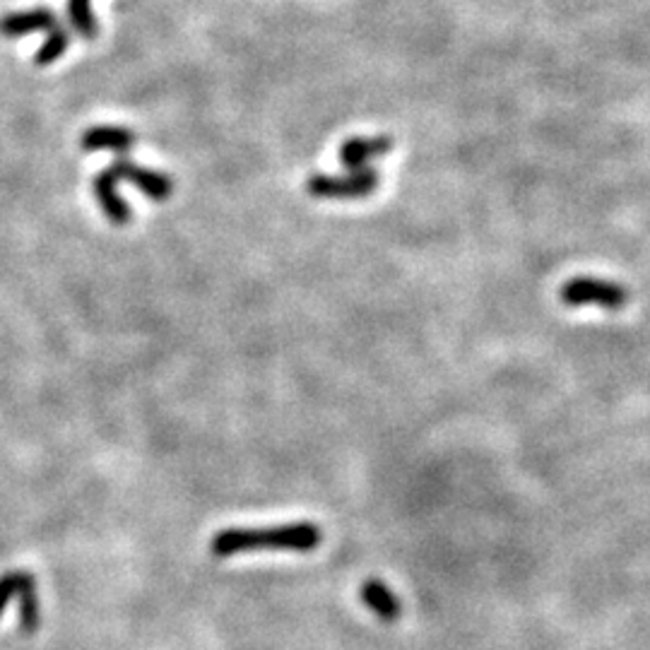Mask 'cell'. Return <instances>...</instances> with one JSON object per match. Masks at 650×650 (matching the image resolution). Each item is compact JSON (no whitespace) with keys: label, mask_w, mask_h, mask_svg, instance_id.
<instances>
[{"label":"cell","mask_w":650,"mask_h":650,"mask_svg":"<svg viewBox=\"0 0 650 650\" xmlns=\"http://www.w3.org/2000/svg\"><path fill=\"white\" fill-rule=\"evenodd\" d=\"M323 533L313 523H289L277 528H232L212 537L210 549L215 557H234L251 549H292V552H311L321 545Z\"/></svg>","instance_id":"obj_1"},{"label":"cell","mask_w":650,"mask_h":650,"mask_svg":"<svg viewBox=\"0 0 650 650\" xmlns=\"http://www.w3.org/2000/svg\"><path fill=\"white\" fill-rule=\"evenodd\" d=\"M561 301L571 309L581 306H598L605 311H622L629 301V292L622 285L598 277H573L559 292Z\"/></svg>","instance_id":"obj_2"},{"label":"cell","mask_w":650,"mask_h":650,"mask_svg":"<svg viewBox=\"0 0 650 650\" xmlns=\"http://www.w3.org/2000/svg\"><path fill=\"white\" fill-rule=\"evenodd\" d=\"M378 186V174L371 167L350 171L347 176H311L306 188L313 198H328V200H352L364 198V195L374 193Z\"/></svg>","instance_id":"obj_3"},{"label":"cell","mask_w":650,"mask_h":650,"mask_svg":"<svg viewBox=\"0 0 650 650\" xmlns=\"http://www.w3.org/2000/svg\"><path fill=\"white\" fill-rule=\"evenodd\" d=\"M109 169L114 171L118 181H130L140 193H145L152 200H167L174 193V183L162 171L138 167V164L128 162V159H116Z\"/></svg>","instance_id":"obj_4"},{"label":"cell","mask_w":650,"mask_h":650,"mask_svg":"<svg viewBox=\"0 0 650 650\" xmlns=\"http://www.w3.org/2000/svg\"><path fill=\"white\" fill-rule=\"evenodd\" d=\"M58 25V17L51 8H34L25 10V13L5 15L0 20V34L3 37H25L32 32H53Z\"/></svg>","instance_id":"obj_5"},{"label":"cell","mask_w":650,"mask_h":650,"mask_svg":"<svg viewBox=\"0 0 650 650\" xmlns=\"http://www.w3.org/2000/svg\"><path fill=\"white\" fill-rule=\"evenodd\" d=\"M393 150V138L388 135H376V138H352L340 147V162L342 167L350 171L364 169L366 162L374 157L386 155Z\"/></svg>","instance_id":"obj_6"},{"label":"cell","mask_w":650,"mask_h":650,"mask_svg":"<svg viewBox=\"0 0 650 650\" xmlns=\"http://www.w3.org/2000/svg\"><path fill=\"white\" fill-rule=\"evenodd\" d=\"M80 145L85 152H118V155H123L135 145V133L118 126H94L85 130Z\"/></svg>","instance_id":"obj_7"},{"label":"cell","mask_w":650,"mask_h":650,"mask_svg":"<svg viewBox=\"0 0 650 650\" xmlns=\"http://www.w3.org/2000/svg\"><path fill=\"white\" fill-rule=\"evenodd\" d=\"M118 179L111 169H104L102 174H97L94 179V198L102 205L104 215L109 217L114 224H128L130 222V208L126 200L118 193Z\"/></svg>","instance_id":"obj_8"},{"label":"cell","mask_w":650,"mask_h":650,"mask_svg":"<svg viewBox=\"0 0 650 650\" xmlns=\"http://www.w3.org/2000/svg\"><path fill=\"white\" fill-rule=\"evenodd\" d=\"M17 612H20V629L22 634L32 636L39 629V598H37V581L29 571L17 573Z\"/></svg>","instance_id":"obj_9"},{"label":"cell","mask_w":650,"mask_h":650,"mask_svg":"<svg viewBox=\"0 0 650 650\" xmlns=\"http://www.w3.org/2000/svg\"><path fill=\"white\" fill-rule=\"evenodd\" d=\"M362 602L371 607L383 622H395L400 617V602L381 581H366L362 585Z\"/></svg>","instance_id":"obj_10"},{"label":"cell","mask_w":650,"mask_h":650,"mask_svg":"<svg viewBox=\"0 0 650 650\" xmlns=\"http://www.w3.org/2000/svg\"><path fill=\"white\" fill-rule=\"evenodd\" d=\"M68 17H70V25L75 27V32H78L80 37L85 39L97 37L99 27L92 15L90 0H68Z\"/></svg>","instance_id":"obj_11"},{"label":"cell","mask_w":650,"mask_h":650,"mask_svg":"<svg viewBox=\"0 0 650 650\" xmlns=\"http://www.w3.org/2000/svg\"><path fill=\"white\" fill-rule=\"evenodd\" d=\"M68 46H70V34L65 32L63 27H56L49 37H46L44 44H41V49L37 51V56H34V61H37V65H49L53 61H58Z\"/></svg>","instance_id":"obj_12"},{"label":"cell","mask_w":650,"mask_h":650,"mask_svg":"<svg viewBox=\"0 0 650 650\" xmlns=\"http://www.w3.org/2000/svg\"><path fill=\"white\" fill-rule=\"evenodd\" d=\"M17 573L20 571H8L0 576V617H3L5 607L15 600L17 593Z\"/></svg>","instance_id":"obj_13"}]
</instances>
